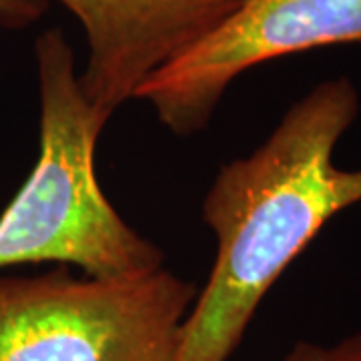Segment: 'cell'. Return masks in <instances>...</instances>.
I'll use <instances>...</instances> for the list:
<instances>
[{"instance_id": "6da1fadb", "label": "cell", "mask_w": 361, "mask_h": 361, "mask_svg": "<svg viewBox=\"0 0 361 361\" xmlns=\"http://www.w3.org/2000/svg\"><path fill=\"white\" fill-rule=\"evenodd\" d=\"M360 111L351 78L322 80L251 155L221 167L203 203L217 257L171 361H229L283 271L331 217L361 203V167L336 165Z\"/></svg>"}, {"instance_id": "7a4b0ae2", "label": "cell", "mask_w": 361, "mask_h": 361, "mask_svg": "<svg viewBox=\"0 0 361 361\" xmlns=\"http://www.w3.org/2000/svg\"><path fill=\"white\" fill-rule=\"evenodd\" d=\"M40 94L39 159L0 215V271L56 263L92 277L163 267V253L123 219L94 171L103 133L78 82L75 51L61 28L35 44Z\"/></svg>"}, {"instance_id": "3957f363", "label": "cell", "mask_w": 361, "mask_h": 361, "mask_svg": "<svg viewBox=\"0 0 361 361\" xmlns=\"http://www.w3.org/2000/svg\"><path fill=\"white\" fill-rule=\"evenodd\" d=\"M195 297L165 267L0 275V361H171Z\"/></svg>"}, {"instance_id": "277c9868", "label": "cell", "mask_w": 361, "mask_h": 361, "mask_svg": "<svg viewBox=\"0 0 361 361\" xmlns=\"http://www.w3.org/2000/svg\"><path fill=\"white\" fill-rule=\"evenodd\" d=\"M361 42V0H241L219 26L149 78L137 99L175 135L205 129L233 80L275 59Z\"/></svg>"}, {"instance_id": "5b68a950", "label": "cell", "mask_w": 361, "mask_h": 361, "mask_svg": "<svg viewBox=\"0 0 361 361\" xmlns=\"http://www.w3.org/2000/svg\"><path fill=\"white\" fill-rule=\"evenodd\" d=\"M78 18L89 59L80 90L101 125L241 0H59Z\"/></svg>"}, {"instance_id": "8992f818", "label": "cell", "mask_w": 361, "mask_h": 361, "mask_svg": "<svg viewBox=\"0 0 361 361\" xmlns=\"http://www.w3.org/2000/svg\"><path fill=\"white\" fill-rule=\"evenodd\" d=\"M281 361H361V329L334 343L301 339L293 343Z\"/></svg>"}, {"instance_id": "52a82bcc", "label": "cell", "mask_w": 361, "mask_h": 361, "mask_svg": "<svg viewBox=\"0 0 361 361\" xmlns=\"http://www.w3.org/2000/svg\"><path fill=\"white\" fill-rule=\"evenodd\" d=\"M47 11V0H0V26L18 30L35 25Z\"/></svg>"}]
</instances>
